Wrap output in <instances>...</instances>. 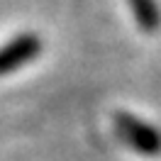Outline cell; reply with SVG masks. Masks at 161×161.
I'll list each match as a JSON object with an SVG mask.
<instances>
[{"instance_id": "6da1fadb", "label": "cell", "mask_w": 161, "mask_h": 161, "mask_svg": "<svg viewBox=\"0 0 161 161\" xmlns=\"http://www.w3.org/2000/svg\"><path fill=\"white\" fill-rule=\"evenodd\" d=\"M115 132L127 147H132L139 154L154 156L161 151V132L151 127L149 122H142L130 112H117L115 115Z\"/></svg>"}, {"instance_id": "7a4b0ae2", "label": "cell", "mask_w": 161, "mask_h": 161, "mask_svg": "<svg viewBox=\"0 0 161 161\" xmlns=\"http://www.w3.org/2000/svg\"><path fill=\"white\" fill-rule=\"evenodd\" d=\"M39 51H42V42H39L37 34H20V37H15L12 42L3 44L0 47V76L22 69Z\"/></svg>"}, {"instance_id": "3957f363", "label": "cell", "mask_w": 161, "mask_h": 161, "mask_svg": "<svg viewBox=\"0 0 161 161\" xmlns=\"http://www.w3.org/2000/svg\"><path fill=\"white\" fill-rule=\"evenodd\" d=\"M134 20L144 32H156L161 27V10L156 0H127Z\"/></svg>"}]
</instances>
